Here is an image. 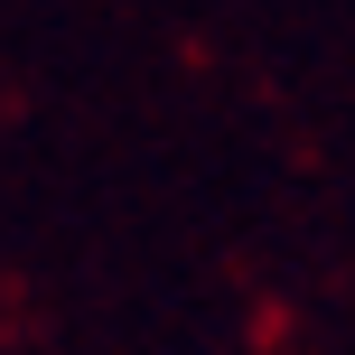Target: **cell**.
I'll return each instance as SVG.
<instances>
[]
</instances>
